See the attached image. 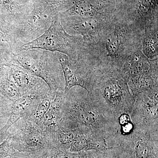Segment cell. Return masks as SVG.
Returning <instances> with one entry per match:
<instances>
[{
  "label": "cell",
  "mask_w": 158,
  "mask_h": 158,
  "mask_svg": "<svg viewBox=\"0 0 158 158\" xmlns=\"http://www.w3.org/2000/svg\"><path fill=\"white\" fill-rule=\"evenodd\" d=\"M65 93L62 119L75 123L102 136L110 148L119 131L117 119L87 90L74 87Z\"/></svg>",
  "instance_id": "cell-1"
},
{
  "label": "cell",
  "mask_w": 158,
  "mask_h": 158,
  "mask_svg": "<svg viewBox=\"0 0 158 158\" xmlns=\"http://www.w3.org/2000/svg\"><path fill=\"white\" fill-rule=\"evenodd\" d=\"M57 54L65 79L64 93L74 87H80L90 93L111 66L107 58L93 47L89 46L75 59L60 53Z\"/></svg>",
  "instance_id": "cell-2"
},
{
  "label": "cell",
  "mask_w": 158,
  "mask_h": 158,
  "mask_svg": "<svg viewBox=\"0 0 158 158\" xmlns=\"http://www.w3.org/2000/svg\"><path fill=\"white\" fill-rule=\"evenodd\" d=\"M144 31L123 15L111 24L98 45V49L115 68L127 56L141 50Z\"/></svg>",
  "instance_id": "cell-3"
},
{
  "label": "cell",
  "mask_w": 158,
  "mask_h": 158,
  "mask_svg": "<svg viewBox=\"0 0 158 158\" xmlns=\"http://www.w3.org/2000/svg\"><path fill=\"white\" fill-rule=\"evenodd\" d=\"M13 65L42 79L51 92L64 91L65 79L57 52L40 49L16 51L13 52Z\"/></svg>",
  "instance_id": "cell-4"
},
{
  "label": "cell",
  "mask_w": 158,
  "mask_h": 158,
  "mask_svg": "<svg viewBox=\"0 0 158 158\" xmlns=\"http://www.w3.org/2000/svg\"><path fill=\"white\" fill-rule=\"evenodd\" d=\"M90 94L117 120L123 114L131 112L135 98L120 72L113 66H110Z\"/></svg>",
  "instance_id": "cell-5"
},
{
  "label": "cell",
  "mask_w": 158,
  "mask_h": 158,
  "mask_svg": "<svg viewBox=\"0 0 158 158\" xmlns=\"http://www.w3.org/2000/svg\"><path fill=\"white\" fill-rule=\"evenodd\" d=\"M74 0H33L32 11L11 32V38L23 44L34 40L50 27L53 19L73 5Z\"/></svg>",
  "instance_id": "cell-6"
},
{
  "label": "cell",
  "mask_w": 158,
  "mask_h": 158,
  "mask_svg": "<svg viewBox=\"0 0 158 158\" xmlns=\"http://www.w3.org/2000/svg\"><path fill=\"white\" fill-rule=\"evenodd\" d=\"M80 36L69 34L63 28L59 14L53 19L50 27L42 35L22 45L20 50L40 49L59 52L75 59L89 48Z\"/></svg>",
  "instance_id": "cell-7"
},
{
  "label": "cell",
  "mask_w": 158,
  "mask_h": 158,
  "mask_svg": "<svg viewBox=\"0 0 158 158\" xmlns=\"http://www.w3.org/2000/svg\"><path fill=\"white\" fill-rule=\"evenodd\" d=\"M11 146L28 158H44L52 149L44 131L29 118H22L8 131Z\"/></svg>",
  "instance_id": "cell-8"
},
{
  "label": "cell",
  "mask_w": 158,
  "mask_h": 158,
  "mask_svg": "<svg viewBox=\"0 0 158 158\" xmlns=\"http://www.w3.org/2000/svg\"><path fill=\"white\" fill-rule=\"evenodd\" d=\"M158 59L149 60L141 50L129 55L116 68L134 98L144 90L158 87Z\"/></svg>",
  "instance_id": "cell-9"
},
{
  "label": "cell",
  "mask_w": 158,
  "mask_h": 158,
  "mask_svg": "<svg viewBox=\"0 0 158 158\" xmlns=\"http://www.w3.org/2000/svg\"><path fill=\"white\" fill-rule=\"evenodd\" d=\"M60 18L63 28L69 34L81 36L84 43L89 46L98 45L107 29L116 19L76 15Z\"/></svg>",
  "instance_id": "cell-10"
},
{
  "label": "cell",
  "mask_w": 158,
  "mask_h": 158,
  "mask_svg": "<svg viewBox=\"0 0 158 158\" xmlns=\"http://www.w3.org/2000/svg\"><path fill=\"white\" fill-rule=\"evenodd\" d=\"M158 87L144 90L135 97L130 114L134 127L158 132Z\"/></svg>",
  "instance_id": "cell-11"
},
{
  "label": "cell",
  "mask_w": 158,
  "mask_h": 158,
  "mask_svg": "<svg viewBox=\"0 0 158 158\" xmlns=\"http://www.w3.org/2000/svg\"><path fill=\"white\" fill-rule=\"evenodd\" d=\"M49 90L48 85L41 79L35 87L12 103L10 117L0 129V144L8 137V131L16 122L22 118H29L34 114Z\"/></svg>",
  "instance_id": "cell-12"
},
{
  "label": "cell",
  "mask_w": 158,
  "mask_h": 158,
  "mask_svg": "<svg viewBox=\"0 0 158 158\" xmlns=\"http://www.w3.org/2000/svg\"><path fill=\"white\" fill-rule=\"evenodd\" d=\"M158 132L134 127L128 135L119 133L118 142L130 158H158Z\"/></svg>",
  "instance_id": "cell-13"
},
{
  "label": "cell",
  "mask_w": 158,
  "mask_h": 158,
  "mask_svg": "<svg viewBox=\"0 0 158 158\" xmlns=\"http://www.w3.org/2000/svg\"><path fill=\"white\" fill-rule=\"evenodd\" d=\"M33 2V0H0V14L11 34L32 11Z\"/></svg>",
  "instance_id": "cell-14"
},
{
  "label": "cell",
  "mask_w": 158,
  "mask_h": 158,
  "mask_svg": "<svg viewBox=\"0 0 158 158\" xmlns=\"http://www.w3.org/2000/svg\"><path fill=\"white\" fill-rule=\"evenodd\" d=\"M64 97V91H58L52 101L43 122V130L45 132L53 131L60 124L62 118Z\"/></svg>",
  "instance_id": "cell-15"
},
{
  "label": "cell",
  "mask_w": 158,
  "mask_h": 158,
  "mask_svg": "<svg viewBox=\"0 0 158 158\" xmlns=\"http://www.w3.org/2000/svg\"><path fill=\"white\" fill-rule=\"evenodd\" d=\"M158 20L144 28L141 41V51L149 60L158 59Z\"/></svg>",
  "instance_id": "cell-16"
},
{
  "label": "cell",
  "mask_w": 158,
  "mask_h": 158,
  "mask_svg": "<svg viewBox=\"0 0 158 158\" xmlns=\"http://www.w3.org/2000/svg\"><path fill=\"white\" fill-rule=\"evenodd\" d=\"M10 70L21 95L31 90L41 80L25 69L17 65H11Z\"/></svg>",
  "instance_id": "cell-17"
},
{
  "label": "cell",
  "mask_w": 158,
  "mask_h": 158,
  "mask_svg": "<svg viewBox=\"0 0 158 158\" xmlns=\"http://www.w3.org/2000/svg\"><path fill=\"white\" fill-rule=\"evenodd\" d=\"M0 94L12 102L22 96L11 77L10 67L0 77Z\"/></svg>",
  "instance_id": "cell-18"
},
{
  "label": "cell",
  "mask_w": 158,
  "mask_h": 158,
  "mask_svg": "<svg viewBox=\"0 0 158 158\" xmlns=\"http://www.w3.org/2000/svg\"><path fill=\"white\" fill-rule=\"evenodd\" d=\"M56 94L49 90L46 95L42 100L34 114L29 117L32 121L43 130V122L47 112L48 111L52 101L53 100Z\"/></svg>",
  "instance_id": "cell-19"
},
{
  "label": "cell",
  "mask_w": 158,
  "mask_h": 158,
  "mask_svg": "<svg viewBox=\"0 0 158 158\" xmlns=\"http://www.w3.org/2000/svg\"><path fill=\"white\" fill-rule=\"evenodd\" d=\"M12 102L0 94V129L6 124L11 113Z\"/></svg>",
  "instance_id": "cell-20"
},
{
  "label": "cell",
  "mask_w": 158,
  "mask_h": 158,
  "mask_svg": "<svg viewBox=\"0 0 158 158\" xmlns=\"http://www.w3.org/2000/svg\"><path fill=\"white\" fill-rule=\"evenodd\" d=\"M16 153L10 144L9 137L0 144V158H13Z\"/></svg>",
  "instance_id": "cell-21"
},
{
  "label": "cell",
  "mask_w": 158,
  "mask_h": 158,
  "mask_svg": "<svg viewBox=\"0 0 158 158\" xmlns=\"http://www.w3.org/2000/svg\"><path fill=\"white\" fill-rule=\"evenodd\" d=\"M13 158H28L26 157L23 156L21 155L18 152H17V153L16 154L15 156L13 157Z\"/></svg>",
  "instance_id": "cell-22"
}]
</instances>
